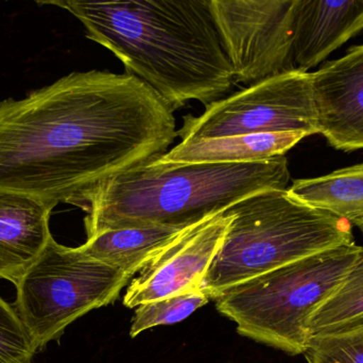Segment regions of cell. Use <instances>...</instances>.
<instances>
[{"label":"cell","instance_id":"11","mask_svg":"<svg viewBox=\"0 0 363 363\" xmlns=\"http://www.w3.org/2000/svg\"><path fill=\"white\" fill-rule=\"evenodd\" d=\"M363 29V0H296L294 60L308 72Z\"/></svg>","mask_w":363,"mask_h":363},{"label":"cell","instance_id":"2","mask_svg":"<svg viewBox=\"0 0 363 363\" xmlns=\"http://www.w3.org/2000/svg\"><path fill=\"white\" fill-rule=\"evenodd\" d=\"M38 4L72 13L89 40L114 53L125 74L150 85L174 111L189 100L209 106L235 85L209 0Z\"/></svg>","mask_w":363,"mask_h":363},{"label":"cell","instance_id":"12","mask_svg":"<svg viewBox=\"0 0 363 363\" xmlns=\"http://www.w3.org/2000/svg\"><path fill=\"white\" fill-rule=\"evenodd\" d=\"M53 208L29 196L0 191V279L16 285L38 259L52 238Z\"/></svg>","mask_w":363,"mask_h":363},{"label":"cell","instance_id":"18","mask_svg":"<svg viewBox=\"0 0 363 363\" xmlns=\"http://www.w3.org/2000/svg\"><path fill=\"white\" fill-rule=\"evenodd\" d=\"M36 352L16 309L0 296V363H30Z\"/></svg>","mask_w":363,"mask_h":363},{"label":"cell","instance_id":"4","mask_svg":"<svg viewBox=\"0 0 363 363\" xmlns=\"http://www.w3.org/2000/svg\"><path fill=\"white\" fill-rule=\"evenodd\" d=\"M233 219L201 290L215 300L226 290L320 251L354 242L345 220L267 190L228 208Z\"/></svg>","mask_w":363,"mask_h":363},{"label":"cell","instance_id":"13","mask_svg":"<svg viewBox=\"0 0 363 363\" xmlns=\"http://www.w3.org/2000/svg\"><path fill=\"white\" fill-rule=\"evenodd\" d=\"M302 131L243 134L181 142L160 159L172 163H250L285 156L306 138Z\"/></svg>","mask_w":363,"mask_h":363},{"label":"cell","instance_id":"10","mask_svg":"<svg viewBox=\"0 0 363 363\" xmlns=\"http://www.w3.org/2000/svg\"><path fill=\"white\" fill-rule=\"evenodd\" d=\"M318 126L338 151L363 149V44L311 72Z\"/></svg>","mask_w":363,"mask_h":363},{"label":"cell","instance_id":"1","mask_svg":"<svg viewBox=\"0 0 363 363\" xmlns=\"http://www.w3.org/2000/svg\"><path fill=\"white\" fill-rule=\"evenodd\" d=\"M172 107L136 77L72 72L0 102V191L81 206L106 181L167 153Z\"/></svg>","mask_w":363,"mask_h":363},{"label":"cell","instance_id":"7","mask_svg":"<svg viewBox=\"0 0 363 363\" xmlns=\"http://www.w3.org/2000/svg\"><path fill=\"white\" fill-rule=\"evenodd\" d=\"M302 131L320 134L311 72L271 77L187 114L178 130L182 142L243 134Z\"/></svg>","mask_w":363,"mask_h":363},{"label":"cell","instance_id":"3","mask_svg":"<svg viewBox=\"0 0 363 363\" xmlns=\"http://www.w3.org/2000/svg\"><path fill=\"white\" fill-rule=\"evenodd\" d=\"M160 158L85 196L80 207L87 213V238L119 228L191 227L254 194L287 190L290 181L285 156L250 163H172Z\"/></svg>","mask_w":363,"mask_h":363},{"label":"cell","instance_id":"5","mask_svg":"<svg viewBox=\"0 0 363 363\" xmlns=\"http://www.w3.org/2000/svg\"><path fill=\"white\" fill-rule=\"evenodd\" d=\"M363 254L355 242L333 247L239 283L215 298L241 336L304 354L313 313L334 293Z\"/></svg>","mask_w":363,"mask_h":363},{"label":"cell","instance_id":"16","mask_svg":"<svg viewBox=\"0 0 363 363\" xmlns=\"http://www.w3.org/2000/svg\"><path fill=\"white\" fill-rule=\"evenodd\" d=\"M363 327V254L334 293L313 313L311 338L342 334Z\"/></svg>","mask_w":363,"mask_h":363},{"label":"cell","instance_id":"6","mask_svg":"<svg viewBox=\"0 0 363 363\" xmlns=\"http://www.w3.org/2000/svg\"><path fill=\"white\" fill-rule=\"evenodd\" d=\"M132 277L51 238L21 277L15 309L38 351L59 340L67 326L121 296Z\"/></svg>","mask_w":363,"mask_h":363},{"label":"cell","instance_id":"9","mask_svg":"<svg viewBox=\"0 0 363 363\" xmlns=\"http://www.w3.org/2000/svg\"><path fill=\"white\" fill-rule=\"evenodd\" d=\"M228 211L209 217L192 227L157 254L132 279L123 305H140L201 290L207 271L219 251L232 222Z\"/></svg>","mask_w":363,"mask_h":363},{"label":"cell","instance_id":"14","mask_svg":"<svg viewBox=\"0 0 363 363\" xmlns=\"http://www.w3.org/2000/svg\"><path fill=\"white\" fill-rule=\"evenodd\" d=\"M188 228L142 226L104 230L87 238L80 249L93 259L133 277Z\"/></svg>","mask_w":363,"mask_h":363},{"label":"cell","instance_id":"19","mask_svg":"<svg viewBox=\"0 0 363 363\" xmlns=\"http://www.w3.org/2000/svg\"><path fill=\"white\" fill-rule=\"evenodd\" d=\"M304 355L308 363H363V327L342 334L313 337Z\"/></svg>","mask_w":363,"mask_h":363},{"label":"cell","instance_id":"15","mask_svg":"<svg viewBox=\"0 0 363 363\" xmlns=\"http://www.w3.org/2000/svg\"><path fill=\"white\" fill-rule=\"evenodd\" d=\"M288 192L309 206L345 220L363 234V163L326 176L298 179Z\"/></svg>","mask_w":363,"mask_h":363},{"label":"cell","instance_id":"17","mask_svg":"<svg viewBox=\"0 0 363 363\" xmlns=\"http://www.w3.org/2000/svg\"><path fill=\"white\" fill-rule=\"evenodd\" d=\"M208 302V296L196 290L140 305L134 313L130 336L135 338L150 328L180 323Z\"/></svg>","mask_w":363,"mask_h":363},{"label":"cell","instance_id":"8","mask_svg":"<svg viewBox=\"0 0 363 363\" xmlns=\"http://www.w3.org/2000/svg\"><path fill=\"white\" fill-rule=\"evenodd\" d=\"M296 0H209L235 85H253L296 70Z\"/></svg>","mask_w":363,"mask_h":363}]
</instances>
